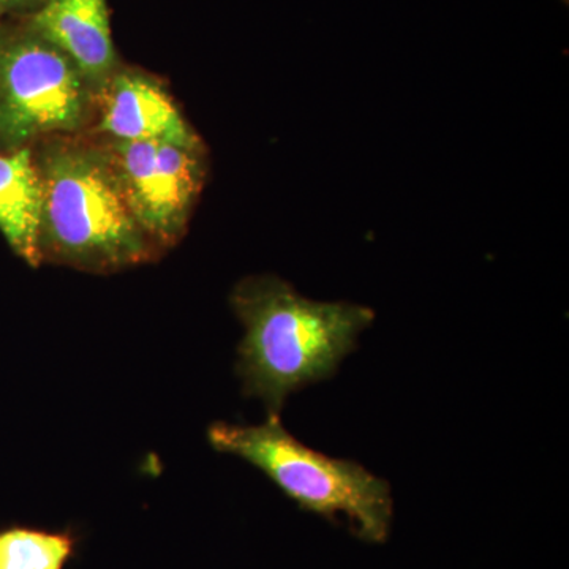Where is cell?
I'll return each instance as SVG.
<instances>
[{"instance_id": "cell-1", "label": "cell", "mask_w": 569, "mask_h": 569, "mask_svg": "<svg viewBox=\"0 0 569 569\" xmlns=\"http://www.w3.org/2000/svg\"><path fill=\"white\" fill-rule=\"evenodd\" d=\"M231 305L246 328L239 377L269 417H279L288 396L335 376L376 320L369 307L312 301L269 276L242 280Z\"/></svg>"}, {"instance_id": "cell-2", "label": "cell", "mask_w": 569, "mask_h": 569, "mask_svg": "<svg viewBox=\"0 0 569 569\" xmlns=\"http://www.w3.org/2000/svg\"><path fill=\"white\" fill-rule=\"evenodd\" d=\"M39 164L43 260L93 272L146 263L156 244L134 220L110 153L56 142Z\"/></svg>"}, {"instance_id": "cell-3", "label": "cell", "mask_w": 569, "mask_h": 569, "mask_svg": "<svg viewBox=\"0 0 569 569\" xmlns=\"http://www.w3.org/2000/svg\"><path fill=\"white\" fill-rule=\"evenodd\" d=\"M217 451L252 463L302 509L328 519L342 515L359 538L385 542L392 523L391 488L353 460L307 448L269 417L264 425L216 422L208 430Z\"/></svg>"}, {"instance_id": "cell-4", "label": "cell", "mask_w": 569, "mask_h": 569, "mask_svg": "<svg viewBox=\"0 0 569 569\" xmlns=\"http://www.w3.org/2000/svg\"><path fill=\"white\" fill-rule=\"evenodd\" d=\"M91 88L74 63L32 31L0 37V140L11 149L81 129Z\"/></svg>"}, {"instance_id": "cell-5", "label": "cell", "mask_w": 569, "mask_h": 569, "mask_svg": "<svg viewBox=\"0 0 569 569\" xmlns=\"http://www.w3.org/2000/svg\"><path fill=\"white\" fill-rule=\"evenodd\" d=\"M108 153L141 230L156 246L178 241L203 187V148L116 141Z\"/></svg>"}, {"instance_id": "cell-6", "label": "cell", "mask_w": 569, "mask_h": 569, "mask_svg": "<svg viewBox=\"0 0 569 569\" xmlns=\"http://www.w3.org/2000/svg\"><path fill=\"white\" fill-rule=\"evenodd\" d=\"M100 132L116 141H164L201 148L200 138L153 78L138 71L114 73L102 86Z\"/></svg>"}, {"instance_id": "cell-7", "label": "cell", "mask_w": 569, "mask_h": 569, "mask_svg": "<svg viewBox=\"0 0 569 569\" xmlns=\"http://www.w3.org/2000/svg\"><path fill=\"white\" fill-rule=\"evenodd\" d=\"M31 29L62 51L89 84L102 88L116 73L107 0H44Z\"/></svg>"}, {"instance_id": "cell-8", "label": "cell", "mask_w": 569, "mask_h": 569, "mask_svg": "<svg viewBox=\"0 0 569 569\" xmlns=\"http://www.w3.org/2000/svg\"><path fill=\"white\" fill-rule=\"evenodd\" d=\"M41 213L43 183L32 152L21 148L0 156V233L31 266L43 261Z\"/></svg>"}, {"instance_id": "cell-9", "label": "cell", "mask_w": 569, "mask_h": 569, "mask_svg": "<svg viewBox=\"0 0 569 569\" xmlns=\"http://www.w3.org/2000/svg\"><path fill=\"white\" fill-rule=\"evenodd\" d=\"M77 542L70 531L11 527L0 531V569H63Z\"/></svg>"}, {"instance_id": "cell-10", "label": "cell", "mask_w": 569, "mask_h": 569, "mask_svg": "<svg viewBox=\"0 0 569 569\" xmlns=\"http://www.w3.org/2000/svg\"><path fill=\"white\" fill-rule=\"evenodd\" d=\"M33 0H0V13H7V11L20 9V7L28 6Z\"/></svg>"}, {"instance_id": "cell-11", "label": "cell", "mask_w": 569, "mask_h": 569, "mask_svg": "<svg viewBox=\"0 0 569 569\" xmlns=\"http://www.w3.org/2000/svg\"><path fill=\"white\" fill-rule=\"evenodd\" d=\"M561 2H563V3H568V2H569V0H561Z\"/></svg>"}]
</instances>
